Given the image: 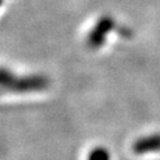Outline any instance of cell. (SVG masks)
I'll return each instance as SVG.
<instances>
[{"label":"cell","mask_w":160,"mask_h":160,"mask_svg":"<svg viewBox=\"0 0 160 160\" xmlns=\"http://www.w3.org/2000/svg\"><path fill=\"white\" fill-rule=\"evenodd\" d=\"M50 86L49 77L43 74L17 75L10 69L0 67V89L16 94H31L46 90Z\"/></svg>","instance_id":"obj_1"},{"label":"cell","mask_w":160,"mask_h":160,"mask_svg":"<svg viewBox=\"0 0 160 160\" xmlns=\"http://www.w3.org/2000/svg\"><path fill=\"white\" fill-rule=\"evenodd\" d=\"M115 20L110 16H103L96 22L87 36V44L90 49H100L104 45L109 33L115 29Z\"/></svg>","instance_id":"obj_2"},{"label":"cell","mask_w":160,"mask_h":160,"mask_svg":"<svg viewBox=\"0 0 160 160\" xmlns=\"http://www.w3.org/2000/svg\"><path fill=\"white\" fill-rule=\"evenodd\" d=\"M133 152L138 155L153 153V152H160V133L151 134L147 137H142L138 139L133 143Z\"/></svg>","instance_id":"obj_3"},{"label":"cell","mask_w":160,"mask_h":160,"mask_svg":"<svg viewBox=\"0 0 160 160\" xmlns=\"http://www.w3.org/2000/svg\"><path fill=\"white\" fill-rule=\"evenodd\" d=\"M88 160H110V154L106 148L97 147L90 152Z\"/></svg>","instance_id":"obj_4"},{"label":"cell","mask_w":160,"mask_h":160,"mask_svg":"<svg viewBox=\"0 0 160 160\" xmlns=\"http://www.w3.org/2000/svg\"><path fill=\"white\" fill-rule=\"evenodd\" d=\"M2 2H4V0H0V7L2 6Z\"/></svg>","instance_id":"obj_5"}]
</instances>
